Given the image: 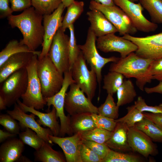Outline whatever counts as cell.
I'll list each match as a JSON object with an SVG mask.
<instances>
[{"mask_svg":"<svg viewBox=\"0 0 162 162\" xmlns=\"http://www.w3.org/2000/svg\"><path fill=\"white\" fill-rule=\"evenodd\" d=\"M43 16L32 7L19 14H12L7 17L11 28H17L22 33L23 38L20 41L32 51H36L43 41Z\"/></svg>","mask_w":162,"mask_h":162,"instance_id":"obj_1","label":"cell"},{"mask_svg":"<svg viewBox=\"0 0 162 162\" xmlns=\"http://www.w3.org/2000/svg\"><path fill=\"white\" fill-rule=\"evenodd\" d=\"M153 60L140 57L132 52L124 58L120 57L116 62L112 63L109 70L120 73L126 78H135L137 86L143 91L145 85L152 80L149 70Z\"/></svg>","mask_w":162,"mask_h":162,"instance_id":"obj_2","label":"cell"},{"mask_svg":"<svg viewBox=\"0 0 162 162\" xmlns=\"http://www.w3.org/2000/svg\"><path fill=\"white\" fill-rule=\"evenodd\" d=\"M37 72L44 98L52 97L59 91L62 86L64 76L48 55L38 59Z\"/></svg>","mask_w":162,"mask_h":162,"instance_id":"obj_3","label":"cell"},{"mask_svg":"<svg viewBox=\"0 0 162 162\" xmlns=\"http://www.w3.org/2000/svg\"><path fill=\"white\" fill-rule=\"evenodd\" d=\"M38 56L37 55L34 54L26 67L28 84L26 92L21 97L24 104L38 110L43 109L46 105L42 94L41 85L37 74Z\"/></svg>","mask_w":162,"mask_h":162,"instance_id":"obj_4","label":"cell"},{"mask_svg":"<svg viewBox=\"0 0 162 162\" xmlns=\"http://www.w3.org/2000/svg\"><path fill=\"white\" fill-rule=\"evenodd\" d=\"M28 82L27 72L24 68L13 73L2 82L0 96L5 100L7 107L14 105L21 98L26 91Z\"/></svg>","mask_w":162,"mask_h":162,"instance_id":"obj_5","label":"cell"},{"mask_svg":"<svg viewBox=\"0 0 162 162\" xmlns=\"http://www.w3.org/2000/svg\"><path fill=\"white\" fill-rule=\"evenodd\" d=\"M96 40V36L89 28L85 43L78 45L86 61L90 66L91 69L96 73L98 82L100 85L102 80V68L109 62H116L119 58L115 56L104 58L101 56L97 49Z\"/></svg>","mask_w":162,"mask_h":162,"instance_id":"obj_6","label":"cell"},{"mask_svg":"<svg viewBox=\"0 0 162 162\" xmlns=\"http://www.w3.org/2000/svg\"><path fill=\"white\" fill-rule=\"evenodd\" d=\"M71 70L75 83L92 101L95 96L97 88V75L93 70L88 69L81 51Z\"/></svg>","mask_w":162,"mask_h":162,"instance_id":"obj_7","label":"cell"},{"mask_svg":"<svg viewBox=\"0 0 162 162\" xmlns=\"http://www.w3.org/2000/svg\"><path fill=\"white\" fill-rule=\"evenodd\" d=\"M89 8L90 9H96L101 11L115 27L120 35H132L136 32L137 30L129 18L115 4L107 6L92 0L90 2Z\"/></svg>","mask_w":162,"mask_h":162,"instance_id":"obj_8","label":"cell"},{"mask_svg":"<svg viewBox=\"0 0 162 162\" xmlns=\"http://www.w3.org/2000/svg\"><path fill=\"white\" fill-rule=\"evenodd\" d=\"M69 37L61 27L55 35L48 55L62 74L69 70Z\"/></svg>","mask_w":162,"mask_h":162,"instance_id":"obj_9","label":"cell"},{"mask_svg":"<svg viewBox=\"0 0 162 162\" xmlns=\"http://www.w3.org/2000/svg\"><path fill=\"white\" fill-rule=\"evenodd\" d=\"M84 93L75 83L70 85L66 94L64 108L70 116L86 113L98 114V108Z\"/></svg>","mask_w":162,"mask_h":162,"instance_id":"obj_10","label":"cell"},{"mask_svg":"<svg viewBox=\"0 0 162 162\" xmlns=\"http://www.w3.org/2000/svg\"><path fill=\"white\" fill-rule=\"evenodd\" d=\"M122 37L137 46L135 53L138 56L152 60L162 58V32L144 37H136L130 34Z\"/></svg>","mask_w":162,"mask_h":162,"instance_id":"obj_11","label":"cell"},{"mask_svg":"<svg viewBox=\"0 0 162 162\" xmlns=\"http://www.w3.org/2000/svg\"><path fill=\"white\" fill-rule=\"evenodd\" d=\"M114 4L121 9L130 19L137 30L149 33L156 30L157 24L147 19L142 13L143 8L139 2L130 0H113Z\"/></svg>","mask_w":162,"mask_h":162,"instance_id":"obj_12","label":"cell"},{"mask_svg":"<svg viewBox=\"0 0 162 162\" xmlns=\"http://www.w3.org/2000/svg\"><path fill=\"white\" fill-rule=\"evenodd\" d=\"M96 42L97 47L101 51L118 52L122 58L135 52L138 49L137 46L131 41L117 36L114 33L98 37Z\"/></svg>","mask_w":162,"mask_h":162,"instance_id":"obj_13","label":"cell"},{"mask_svg":"<svg viewBox=\"0 0 162 162\" xmlns=\"http://www.w3.org/2000/svg\"><path fill=\"white\" fill-rule=\"evenodd\" d=\"M65 8L62 3L52 13L44 15L43 41L41 45L42 50L38 59L48 55L53 38L58 30L62 26L63 20L62 14Z\"/></svg>","mask_w":162,"mask_h":162,"instance_id":"obj_14","label":"cell"},{"mask_svg":"<svg viewBox=\"0 0 162 162\" xmlns=\"http://www.w3.org/2000/svg\"><path fill=\"white\" fill-rule=\"evenodd\" d=\"M128 140L129 146L134 152H136L146 158L150 155L158 154L157 146L144 133L135 126L129 127Z\"/></svg>","mask_w":162,"mask_h":162,"instance_id":"obj_15","label":"cell"},{"mask_svg":"<svg viewBox=\"0 0 162 162\" xmlns=\"http://www.w3.org/2000/svg\"><path fill=\"white\" fill-rule=\"evenodd\" d=\"M7 113L18 121L21 128H29L35 131L46 142L50 144L53 142L49 137L50 135H53L49 128L42 127L35 119V115L32 113L26 114L21 108L17 103L14 105L12 110H8Z\"/></svg>","mask_w":162,"mask_h":162,"instance_id":"obj_16","label":"cell"},{"mask_svg":"<svg viewBox=\"0 0 162 162\" xmlns=\"http://www.w3.org/2000/svg\"><path fill=\"white\" fill-rule=\"evenodd\" d=\"M49 137L53 143L62 149L66 162H82L80 153L83 140L81 133H75L66 137L50 135Z\"/></svg>","mask_w":162,"mask_h":162,"instance_id":"obj_17","label":"cell"},{"mask_svg":"<svg viewBox=\"0 0 162 162\" xmlns=\"http://www.w3.org/2000/svg\"><path fill=\"white\" fill-rule=\"evenodd\" d=\"M34 54L32 52H22L16 54L9 57L0 66V83L16 71L26 68Z\"/></svg>","mask_w":162,"mask_h":162,"instance_id":"obj_18","label":"cell"},{"mask_svg":"<svg viewBox=\"0 0 162 162\" xmlns=\"http://www.w3.org/2000/svg\"><path fill=\"white\" fill-rule=\"evenodd\" d=\"M90 10L86 14L90 23L89 28L97 37L118 32L115 27L101 11L96 9Z\"/></svg>","mask_w":162,"mask_h":162,"instance_id":"obj_19","label":"cell"},{"mask_svg":"<svg viewBox=\"0 0 162 162\" xmlns=\"http://www.w3.org/2000/svg\"><path fill=\"white\" fill-rule=\"evenodd\" d=\"M116 123L110 138L105 143L115 151L125 152L132 151L128 142L129 127L124 123Z\"/></svg>","mask_w":162,"mask_h":162,"instance_id":"obj_20","label":"cell"},{"mask_svg":"<svg viewBox=\"0 0 162 162\" xmlns=\"http://www.w3.org/2000/svg\"><path fill=\"white\" fill-rule=\"evenodd\" d=\"M22 110L25 112H30L34 114L39 118L38 123L44 126L48 127L52 131L53 135L58 136L60 125L59 124L57 118L56 110L52 106L51 111L48 113H44L36 110L33 107L28 106L24 104L20 100L17 101Z\"/></svg>","mask_w":162,"mask_h":162,"instance_id":"obj_21","label":"cell"},{"mask_svg":"<svg viewBox=\"0 0 162 162\" xmlns=\"http://www.w3.org/2000/svg\"><path fill=\"white\" fill-rule=\"evenodd\" d=\"M24 144L20 139L11 138L1 144L0 147V162H17L22 155Z\"/></svg>","mask_w":162,"mask_h":162,"instance_id":"obj_22","label":"cell"},{"mask_svg":"<svg viewBox=\"0 0 162 162\" xmlns=\"http://www.w3.org/2000/svg\"><path fill=\"white\" fill-rule=\"evenodd\" d=\"M92 113H83L70 116V125L73 134L82 133L96 127Z\"/></svg>","mask_w":162,"mask_h":162,"instance_id":"obj_23","label":"cell"},{"mask_svg":"<svg viewBox=\"0 0 162 162\" xmlns=\"http://www.w3.org/2000/svg\"><path fill=\"white\" fill-rule=\"evenodd\" d=\"M50 144L45 142L34 153V160L41 162H65V157L52 148Z\"/></svg>","mask_w":162,"mask_h":162,"instance_id":"obj_24","label":"cell"},{"mask_svg":"<svg viewBox=\"0 0 162 162\" xmlns=\"http://www.w3.org/2000/svg\"><path fill=\"white\" fill-rule=\"evenodd\" d=\"M22 52H32L37 55L39 56L41 51H32L27 46L20 41L13 40L10 41L0 52V66L11 56L16 54Z\"/></svg>","mask_w":162,"mask_h":162,"instance_id":"obj_25","label":"cell"},{"mask_svg":"<svg viewBox=\"0 0 162 162\" xmlns=\"http://www.w3.org/2000/svg\"><path fill=\"white\" fill-rule=\"evenodd\" d=\"M117 106L120 107L132 102L137 95L134 84L130 80H124L117 92Z\"/></svg>","mask_w":162,"mask_h":162,"instance_id":"obj_26","label":"cell"},{"mask_svg":"<svg viewBox=\"0 0 162 162\" xmlns=\"http://www.w3.org/2000/svg\"><path fill=\"white\" fill-rule=\"evenodd\" d=\"M135 126L147 135L153 141L162 142V129L152 121L146 118Z\"/></svg>","mask_w":162,"mask_h":162,"instance_id":"obj_27","label":"cell"},{"mask_svg":"<svg viewBox=\"0 0 162 162\" xmlns=\"http://www.w3.org/2000/svg\"><path fill=\"white\" fill-rule=\"evenodd\" d=\"M84 3L82 1H74L67 7V10L62 22L61 27L65 32L70 25L74 24L83 11Z\"/></svg>","mask_w":162,"mask_h":162,"instance_id":"obj_28","label":"cell"},{"mask_svg":"<svg viewBox=\"0 0 162 162\" xmlns=\"http://www.w3.org/2000/svg\"><path fill=\"white\" fill-rule=\"evenodd\" d=\"M148 13L152 22L162 25V0H139Z\"/></svg>","mask_w":162,"mask_h":162,"instance_id":"obj_29","label":"cell"},{"mask_svg":"<svg viewBox=\"0 0 162 162\" xmlns=\"http://www.w3.org/2000/svg\"><path fill=\"white\" fill-rule=\"evenodd\" d=\"M124 77L120 73L110 71L104 76L103 88L106 90L108 94L113 95L123 83Z\"/></svg>","mask_w":162,"mask_h":162,"instance_id":"obj_30","label":"cell"},{"mask_svg":"<svg viewBox=\"0 0 162 162\" xmlns=\"http://www.w3.org/2000/svg\"><path fill=\"white\" fill-rule=\"evenodd\" d=\"M144 160L138 155L110 149L102 162H142Z\"/></svg>","mask_w":162,"mask_h":162,"instance_id":"obj_31","label":"cell"},{"mask_svg":"<svg viewBox=\"0 0 162 162\" xmlns=\"http://www.w3.org/2000/svg\"><path fill=\"white\" fill-rule=\"evenodd\" d=\"M112 96L110 94H108L104 102L98 108V114L116 119L119 116V107L115 102Z\"/></svg>","mask_w":162,"mask_h":162,"instance_id":"obj_32","label":"cell"},{"mask_svg":"<svg viewBox=\"0 0 162 162\" xmlns=\"http://www.w3.org/2000/svg\"><path fill=\"white\" fill-rule=\"evenodd\" d=\"M20 139L24 144L28 145L35 150L39 148L45 142L35 131L29 128L19 134Z\"/></svg>","mask_w":162,"mask_h":162,"instance_id":"obj_33","label":"cell"},{"mask_svg":"<svg viewBox=\"0 0 162 162\" xmlns=\"http://www.w3.org/2000/svg\"><path fill=\"white\" fill-rule=\"evenodd\" d=\"M127 114L124 116L115 119L116 122H120L126 124L128 127L134 126L135 124L144 118L143 112L139 110L134 105L126 108Z\"/></svg>","mask_w":162,"mask_h":162,"instance_id":"obj_34","label":"cell"},{"mask_svg":"<svg viewBox=\"0 0 162 162\" xmlns=\"http://www.w3.org/2000/svg\"><path fill=\"white\" fill-rule=\"evenodd\" d=\"M112 132L96 127L81 133L83 139L98 143H105L110 138Z\"/></svg>","mask_w":162,"mask_h":162,"instance_id":"obj_35","label":"cell"},{"mask_svg":"<svg viewBox=\"0 0 162 162\" xmlns=\"http://www.w3.org/2000/svg\"><path fill=\"white\" fill-rule=\"evenodd\" d=\"M32 5L43 15L52 13L62 3V0H31Z\"/></svg>","mask_w":162,"mask_h":162,"instance_id":"obj_36","label":"cell"},{"mask_svg":"<svg viewBox=\"0 0 162 162\" xmlns=\"http://www.w3.org/2000/svg\"><path fill=\"white\" fill-rule=\"evenodd\" d=\"M68 28L70 32L69 41V70H70L78 57L81 50L77 44L74 24L70 26Z\"/></svg>","mask_w":162,"mask_h":162,"instance_id":"obj_37","label":"cell"},{"mask_svg":"<svg viewBox=\"0 0 162 162\" xmlns=\"http://www.w3.org/2000/svg\"><path fill=\"white\" fill-rule=\"evenodd\" d=\"M0 124L8 132L16 135L19 134L21 129L19 123L8 114L0 116Z\"/></svg>","mask_w":162,"mask_h":162,"instance_id":"obj_38","label":"cell"},{"mask_svg":"<svg viewBox=\"0 0 162 162\" xmlns=\"http://www.w3.org/2000/svg\"><path fill=\"white\" fill-rule=\"evenodd\" d=\"M92 116L97 128L112 132L116 125L117 123L114 119L94 113H92Z\"/></svg>","mask_w":162,"mask_h":162,"instance_id":"obj_39","label":"cell"},{"mask_svg":"<svg viewBox=\"0 0 162 162\" xmlns=\"http://www.w3.org/2000/svg\"><path fill=\"white\" fill-rule=\"evenodd\" d=\"M82 143L89 147L103 160L111 149L105 143H100L83 139Z\"/></svg>","mask_w":162,"mask_h":162,"instance_id":"obj_40","label":"cell"},{"mask_svg":"<svg viewBox=\"0 0 162 162\" xmlns=\"http://www.w3.org/2000/svg\"><path fill=\"white\" fill-rule=\"evenodd\" d=\"M82 162H102V159L89 147L82 143L80 151Z\"/></svg>","mask_w":162,"mask_h":162,"instance_id":"obj_41","label":"cell"},{"mask_svg":"<svg viewBox=\"0 0 162 162\" xmlns=\"http://www.w3.org/2000/svg\"><path fill=\"white\" fill-rule=\"evenodd\" d=\"M134 105L141 112H148L152 113H162V104L158 105L150 106L147 104L145 100L141 96L138 97L135 101Z\"/></svg>","mask_w":162,"mask_h":162,"instance_id":"obj_42","label":"cell"},{"mask_svg":"<svg viewBox=\"0 0 162 162\" xmlns=\"http://www.w3.org/2000/svg\"><path fill=\"white\" fill-rule=\"evenodd\" d=\"M149 72L152 80L162 81V58L153 60L150 64Z\"/></svg>","mask_w":162,"mask_h":162,"instance_id":"obj_43","label":"cell"},{"mask_svg":"<svg viewBox=\"0 0 162 162\" xmlns=\"http://www.w3.org/2000/svg\"><path fill=\"white\" fill-rule=\"evenodd\" d=\"M9 1L13 12L24 11L32 5L31 0H9Z\"/></svg>","mask_w":162,"mask_h":162,"instance_id":"obj_44","label":"cell"},{"mask_svg":"<svg viewBox=\"0 0 162 162\" xmlns=\"http://www.w3.org/2000/svg\"><path fill=\"white\" fill-rule=\"evenodd\" d=\"M9 0H0V18H4L12 15L13 11L9 6Z\"/></svg>","mask_w":162,"mask_h":162,"instance_id":"obj_45","label":"cell"},{"mask_svg":"<svg viewBox=\"0 0 162 162\" xmlns=\"http://www.w3.org/2000/svg\"><path fill=\"white\" fill-rule=\"evenodd\" d=\"M143 113L145 118L152 121L162 129V113L143 112Z\"/></svg>","mask_w":162,"mask_h":162,"instance_id":"obj_46","label":"cell"},{"mask_svg":"<svg viewBox=\"0 0 162 162\" xmlns=\"http://www.w3.org/2000/svg\"><path fill=\"white\" fill-rule=\"evenodd\" d=\"M144 90L147 94L154 93L162 94V81H160L158 85L154 87H145Z\"/></svg>","mask_w":162,"mask_h":162,"instance_id":"obj_47","label":"cell"},{"mask_svg":"<svg viewBox=\"0 0 162 162\" xmlns=\"http://www.w3.org/2000/svg\"><path fill=\"white\" fill-rule=\"evenodd\" d=\"M16 135L11 133L8 131L0 130V142H4L6 140L11 138Z\"/></svg>","mask_w":162,"mask_h":162,"instance_id":"obj_48","label":"cell"},{"mask_svg":"<svg viewBox=\"0 0 162 162\" xmlns=\"http://www.w3.org/2000/svg\"><path fill=\"white\" fill-rule=\"evenodd\" d=\"M97 2L103 5L112 6L115 5L113 0H94Z\"/></svg>","mask_w":162,"mask_h":162,"instance_id":"obj_49","label":"cell"},{"mask_svg":"<svg viewBox=\"0 0 162 162\" xmlns=\"http://www.w3.org/2000/svg\"><path fill=\"white\" fill-rule=\"evenodd\" d=\"M7 107L6 102L3 98L0 96V110H4Z\"/></svg>","mask_w":162,"mask_h":162,"instance_id":"obj_50","label":"cell"},{"mask_svg":"<svg viewBox=\"0 0 162 162\" xmlns=\"http://www.w3.org/2000/svg\"><path fill=\"white\" fill-rule=\"evenodd\" d=\"M74 1V0H62V3L66 8H67Z\"/></svg>","mask_w":162,"mask_h":162,"instance_id":"obj_51","label":"cell"},{"mask_svg":"<svg viewBox=\"0 0 162 162\" xmlns=\"http://www.w3.org/2000/svg\"><path fill=\"white\" fill-rule=\"evenodd\" d=\"M17 162H31L30 160L28 158L25 156L22 155L19 159Z\"/></svg>","mask_w":162,"mask_h":162,"instance_id":"obj_52","label":"cell"},{"mask_svg":"<svg viewBox=\"0 0 162 162\" xmlns=\"http://www.w3.org/2000/svg\"><path fill=\"white\" fill-rule=\"evenodd\" d=\"M130 0V1L132 2H136L139 1V0Z\"/></svg>","mask_w":162,"mask_h":162,"instance_id":"obj_53","label":"cell"}]
</instances>
